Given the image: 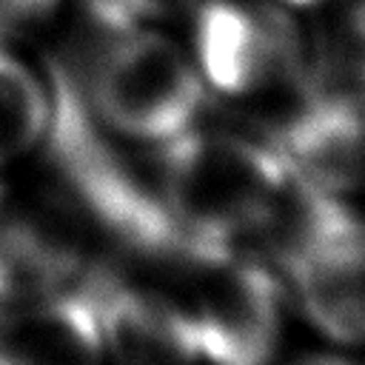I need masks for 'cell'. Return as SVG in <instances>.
<instances>
[{
  "mask_svg": "<svg viewBox=\"0 0 365 365\" xmlns=\"http://www.w3.org/2000/svg\"><path fill=\"white\" fill-rule=\"evenodd\" d=\"M202 3L205 0H94V11L103 20V29H108L123 23H145L182 9H197Z\"/></svg>",
  "mask_w": 365,
  "mask_h": 365,
  "instance_id": "obj_12",
  "label": "cell"
},
{
  "mask_svg": "<svg viewBox=\"0 0 365 365\" xmlns=\"http://www.w3.org/2000/svg\"><path fill=\"white\" fill-rule=\"evenodd\" d=\"M311 188L365 208V91L317 77L262 128Z\"/></svg>",
  "mask_w": 365,
  "mask_h": 365,
  "instance_id": "obj_6",
  "label": "cell"
},
{
  "mask_svg": "<svg viewBox=\"0 0 365 365\" xmlns=\"http://www.w3.org/2000/svg\"><path fill=\"white\" fill-rule=\"evenodd\" d=\"M66 0H0V40L20 46L31 31H40Z\"/></svg>",
  "mask_w": 365,
  "mask_h": 365,
  "instance_id": "obj_11",
  "label": "cell"
},
{
  "mask_svg": "<svg viewBox=\"0 0 365 365\" xmlns=\"http://www.w3.org/2000/svg\"><path fill=\"white\" fill-rule=\"evenodd\" d=\"M154 265L177 297L200 365H271L297 334L279 274L254 251L180 237Z\"/></svg>",
  "mask_w": 365,
  "mask_h": 365,
  "instance_id": "obj_3",
  "label": "cell"
},
{
  "mask_svg": "<svg viewBox=\"0 0 365 365\" xmlns=\"http://www.w3.org/2000/svg\"><path fill=\"white\" fill-rule=\"evenodd\" d=\"M262 257L279 274L302 336L365 354V208L302 180Z\"/></svg>",
  "mask_w": 365,
  "mask_h": 365,
  "instance_id": "obj_4",
  "label": "cell"
},
{
  "mask_svg": "<svg viewBox=\"0 0 365 365\" xmlns=\"http://www.w3.org/2000/svg\"><path fill=\"white\" fill-rule=\"evenodd\" d=\"M0 365H108L91 291L74 285L0 314Z\"/></svg>",
  "mask_w": 365,
  "mask_h": 365,
  "instance_id": "obj_9",
  "label": "cell"
},
{
  "mask_svg": "<svg viewBox=\"0 0 365 365\" xmlns=\"http://www.w3.org/2000/svg\"><path fill=\"white\" fill-rule=\"evenodd\" d=\"M271 365H365V354L325 345L311 336H302V342L291 336V342L282 348V354Z\"/></svg>",
  "mask_w": 365,
  "mask_h": 365,
  "instance_id": "obj_13",
  "label": "cell"
},
{
  "mask_svg": "<svg viewBox=\"0 0 365 365\" xmlns=\"http://www.w3.org/2000/svg\"><path fill=\"white\" fill-rule=\"evenodd\" d=\"M282 3H291V6H314L319 0H282Z\"/></svg>",
  "mask_w": 365,
  "mask_h": 365,
  "instance_id": "obj_14",
  "label": "cell"
},
{
  "mask_svg": "<svg viewBox=\"0 0 365 365\" xmlns=\"http://www.w3.org/2000/svg\"><path fill=\"white\" fill-rule=\"evenodd\" d=\"M57 117L46 74L14 43L0 40V180L34 157Z\"/></svg>",
  "mask_w": 365,
  "mask_h": 365,
  "instance_id": "obj_10",
  "label": "cell"
},
{
  "mask_svg": "<svg viewBox=\"0 0 365 365\" xmlns=\"http://www.w3.org/2000/svg\"><path fill=\"white\" fill-rule=\"evenodd\" d=\"M151 165L180 237L259 257L302 188L279 145L242 120H202Z\"/></svg>",
  "mask_w": 365,
  "mask_h": 365,
  "instance_id": "obj_1",
  "label": "cell"
},
{
  "mask_svg": "<svg viewBox=\"0 0 365 365\" xmlns=\"http://www.w3.org/2000/svg\"><path fill=\"white\" fill-rule=\"evenodd\" d=\"M88 274L91 248L66 188L29 202L0 191V314L83 285Z\"/></svg>",
  "mask_w": 365,
  "mask_h": 365,
  "instance_id": "obj_7",
  "label": "cell"
},
{
  "mask_svg": "<svg viewBox=\"0 0 365 365\" xmlns=\"http://www.w3.org/2000/svg\"><path fill=\"white\" fill-rule=\"evenodd\" d=\"M83 285L97 305L108 365H200L191 328L154 259Z\"/></svg>",
  "mask_w": 365,
  "mask_h": 365,
  "instance_id": "obj_8",
  "label": "cell"
},
{
  "mask_svg": "<svg viewBox=\"0 0 365 365\" xmlns=\"http://www.w3.org/2000/svg\"><path fill=\"white\" fill-rule=\"evenodd\" d=\"M191 60L211 100L265 128L314 80V57L277 9L245 0L197 6Z\"/></svg>",
  "mask_w": 365,
  "mask_h": 365,
  "instance_id": "obj_5",
  "label": "cell"
},
{
  "mask_svg": "<svg viewBox=\"0 0 365 365\" xmlns=\"http://www.w3.org/2000/svg\"><path fill=\"white\" fill-rule=\"evenodd\" d=\"M88 125L111 145L154 157L208 120L211 97L174 37L148 23L103 29L83 80Z\"/></svg>",
  "mask_w": 365,
  "mask_h": 365,
  "instance_id": "obj_2",
  "label": "cell"
}]
</instances>
